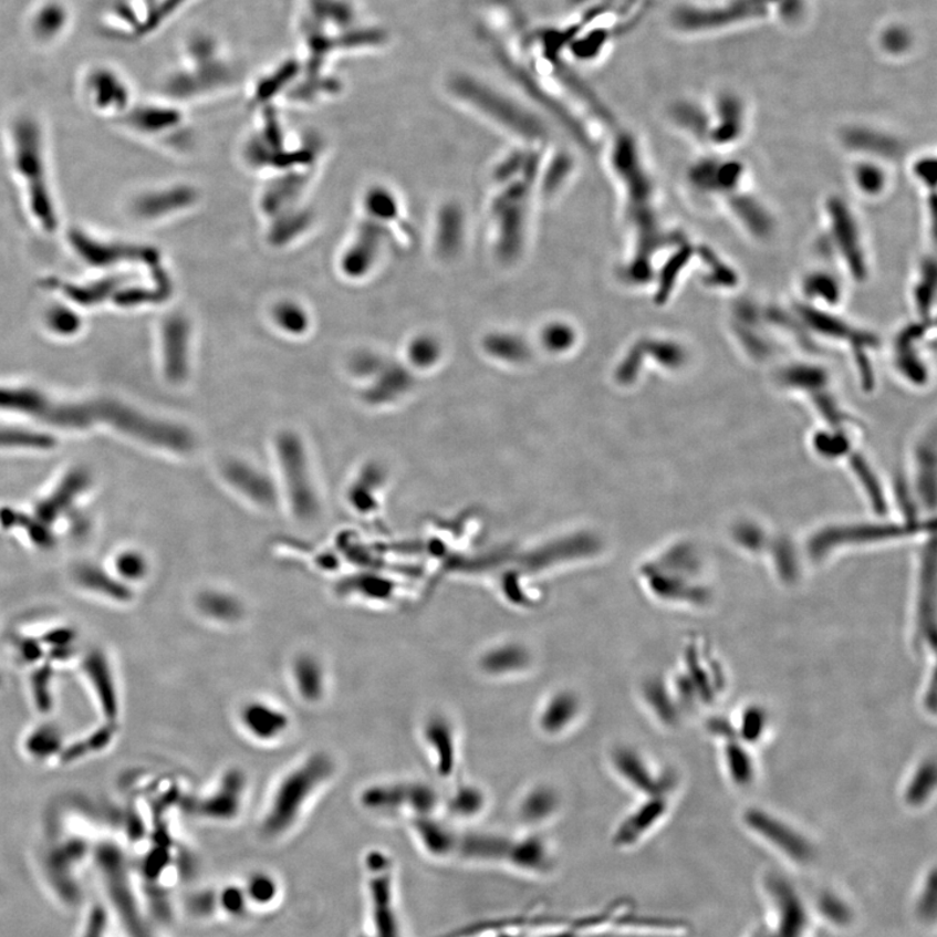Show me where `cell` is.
<instances>
[{
	"label": "cell",
	"instance_id": "cell-1",
	"mask_svg": "<svg viewBox=\"0 0 937 937\" xmlns=\"http://www.w3.org/2000/svg\"><path fill=\"white\" fill-rule=\"evenodd\" d=\"M33 114H17L7 125L10 167L20 189L22 208L33 228L44 236L61 231L62 211L51 168L46 132Z\"/></svg>",
	"mask_w": 937,
	"mask_h": 937
},
{
	"label": "cell",
	"instance_id": "cell-2",
	"mask_svg": "<svg viewBox=\"0 0 937 937\" xmlns=\"http://www.w3.org/2000/svg\"><path fill=\"white\" fill-rule=\"evenodd\" d=\"M802 0H719L717 3L677 6L670 22L675 31L689 37L718 35L751 27L801 18Z\"/></svg>",
	"mask_w": 937,
	"mask_h": 937
},
{
	"label": "cell",
	"instance_id": "cell-3",
	"mask_svg": "<svg viewBox=\"0 0 937 937\" xmlns=\"http://www.w3.org/2000/svg\"><path fill=\"white\" fill-rule=\"evenodd\" d=\"M684 668L680 675L675 676L670 688L685 715L717 705L726 695L729 685L727 669L702 638L686 645Z\"/></svg>",
	"mask_w": 937,
	"mask_h": 937
},
{
	"label": "cell",
	"instance_id": "cell-4",
	"mask_svg": "<svg viewBox=\"0 0 937 937\" xmlns=\"http://www.w3.org/2000/svg\"><path fill=\"white\" fill-rule=\"evenodd\" d=\"M334 764L326 756H314L304 764L288 773L272 797L264 830L269 835H278L296 822L302 809L313 794L330 779Z\"/></svg>",
	"mask_w": 937,
	"mask_h": 937
},
{
	"label": "cell",
	"instance_id": "cell-5",
	"mask_svg": "<svg viewBox=\"0 0 937 937\" xmlns=\"http://www.w3.org/2000/svg\"><path fill=\"white\" fill-rule=\"evenodd\" d=\"M277 456L293 514L300 521L315 520L321 513V501L304 441L296 433H280L277 438Z\"/></svg>",
	"mask_w": 937,
	"mask_h": 937
},
{
	"label": "cell",
	"instance_id": "cell-6",
	"mask_svg": "<svg viewBox=\"0 0 937 937\" xmlns=\"http://www.w3.org/2000/svg\"><path fill=\"white\" fill-rule=\"evenodd\" d=\"M452 91L471 106L481 110L491 119L529 139L542 138L544 128L535 116L496 89L469 76H457Z\"/></svg>",
	"mask_w": 937,
	"mask_h": 937
},
{
	"label": "cell",
	"instance_id": "cell-7",
	"mask_svg": "<svg viewBox=\"0 0 937 937\" xmlns=\"http://www.w3.org/2000/svg\"><path fill=\"white\" fill-rule=\"evenodd\" d=\"M742 823L752 835L762 839L788 860L808 863L814 857V846L809 839L784 818L770 810L749 806L743 810Z\"/></svg>",
	"mask_w": 937,
	"mask_h": 937
},
{
	"label": "cell",
	"instance_id": "cell-8",
	"mask_svg": "<svg viewBox=\"0 0 937 937\" xmlns=\"http://www.w3.org/2000/svg\"><path fill=\"white\" fill-rule=\"evenodd\" d=\"M83 97L89 108L100 116H124L132 105L127 79L111 66H94L83 79Z\"/></svg>",
	"mask_w": 937,
	"mask_h": 937
},
{
	"label": "cell",
	"instance_id": "cell-9",
	"mask_svg": "<svg viewBox=\"0 0 937 937\" xmlns=\"http://www.w3.org/2000/svg\"><path fill=\"white\" fill-rule=\"evenodd\" d=\"M529 188L525 183H514L498 199L496 216L499 223V253L513 258L520 252L525 230V209Z\"/></svg>",
	"mask_w": 937,
	"mask_h": 937
},
{
	"label": "cell",
	"instance_id": "cell-10",
	"mask_svg": "<svg viewBox=\"0 0 937 937\" xmlns=\"http://www.w3.org/2000/svg\"><path fill=\"white\" fill-rule=\"evenodd\" d=\"M223 476L233 489L241 493L254 504L270 508L278 501V492L274 482L257 468L256 465L243 460H228L223 465Z\"/></svg>",
	"mask_w": 937,
	"mask_h": 937
},
{
	"label": "cell",
	"instance_id": "cell-11",
	"mask_svg": "<svg viewBox=\"0 0 937 937\" xmlns=\"http://www.w3.org/2000/svg\"><path fill=\"white\" fill-rule=\"evenodd\" d=\"M710 114V127L708 137L715 143L732 144L742 135L747 124V105L739 95L735 93H721L714 102Z\"/></svg>",
	"mask_w": 937,
	"mask_h": 937
},
{
	"label": "cell",
	"instance_id": "cell-12",
	"mask_svg": "<svg viewBox=\"0 0 937 937\" xmlns=\"http://www.w3.org/2000/svg\"><path fill=\"white\" fill-rule=\"evenodd\" d=\"M937 788L936 758L934 754L918 759L899 788V801L910 811H924L935 801Z\"/></svg>",
	"mask_w": 937,
	"mask_h": 937
},
{
	"label": "cell",
	"instance_id": "cell-13",
	"mask_svg": "<svg viewBox=\"0 0 937 937\" xmlns=\"http://www.w3.org/2000/svg\"><path fill=\"white\" fill-rule=\"evenodd\" d=\"M720 758L728 783L737 791H749L757 784L759 767L749 745L737 739L722 741Z\"/></svg>",
	"mask_w": 937,
	"mask_h": 937
},
{
	"label": "cell",
	"instance_id": "cell-14",
	"mask_svg": "<svg viewBox=\"0 0 937 937\" xmlns=\"http://www.w3.org/2000/svg\"><path fill=\"white\" fill-rule=\"evenodd\" d=\"M240 718L247 732L264 742L280 739L291 725L290 718L280 708L258 700L243 706Z\"/></svg>",
	"mask_w": 937,
	"mask_h": 937
},
{
	"label": "cell",
	"instance_id": "cell-15",
	"mask_svg": "<svg viewBox=\"0 0 937 937\" xmlns=\"http://www.w3.org/2000/svg\"><path fill=\"white\" fill-rule=\"evenodd\" d=\"M164 360L167 378L181 383L189 374V331L179 320L169 321L164 331Z\"/></svg>",
	"mask_w": 937,
	"mask_h": 937
},
{
	"label": "cell",
	"instance_id": "cell-16",
	"mask_svg": "<svg viewBox=\"0 0 937 937\" xmlns=\"http://www.w3.org/2000/svg\"><path fill=\"white\" fill-rule=\"evenodd\" d=\"M246 779L240 772H230L216 793L198 803L199 814L216 819H231L240 810Z\"/></svg>",
	"mask_w": 937,
	"mask_h": 937
},
{
	"label": "cell",
	"instance_id": "cell-17",
	"mask_svg": "<svg viewBox=\"0 0 937 937\" xmlns=\"http://www.w3.org/2000/svg\"><path fill=\"white\" fill-rule=\"evenodd\" d=\"M732 725L736 739L754 749L771 732V712L766 706L751 702L740 708L732 718Z\"/></svg>",
	"mask_w": 937,
	"mask_h": 937
},
{
	"label": "cell",
	"instance_id": "cell-18",
	"mask_svg": "<svg viewBox=\"0 0 937 937\" xmlns=\"http://www.w3.org/2000/svg\"><path fill=\"white\" fill-rule=\"evenodd\" d=\"M669 805L668 797L655 795L650 801H647L644 806L638 810L636 815L629 819V822L624 825L622 833H618L620 843L631 845L634 841L645 835V832L652 830L660 819L667 814Z\"/></svg>",
	"mask_w": 937,
	"mask_h": 937
},
{
	"label": "cell",
	"instance_id": "cell-19",
	"mask_svg": "<svg viewBox=\"0 0 937 937\" xmlns=\"http://www.w3.org/2000/svg\"><path fill=\"white\" fill-rule=\"evenodd\" d=\"M293 676L300 696L308 702H316L322 698L324 691L323 668L313 656H300L294 662Z\"/></svg>",
	"mask_w": 937,
	"mask_h": 937
},
{
	"label": "cell",
	"instance_id": "cell-20",
	"mask_svg": "<svg viewBox=\"0 0 937 937\" xmlns=\"http://www.w3.org/2000/svg\"><path fill=\"white\" fill-rule=\"evenodd\" d=\"M69 21V11L61 3H44L32 17V32L39 41H54L64 33Z\"/></svg>",
	"mask_w": 937,
	"mask_h": 937
},
{
	"label": "cell",
	"instance_id": "cell-21",
	"mask_svg": "<svg viewBox=\"0 0 937 937\" xmlns=\"http://www.w3.org/2000/svg\"><path fill=\"white\" fill-rule=\"evenodd\" d=\"M197 606L205 616L220 623L236 622L242 615V604L238 597L219 590H206L199 594Z\"/></svg>",
	"mask_w": 937,
	"mask_h": 937
},
{
	"label": "cell",
	"instance_id": "cell-22",
	"mask_svg": "<svg viewBox=\"0 0 937 937\" xmlns=\"http://www.w3.org/2000/svg\"><path fill=\"white\" fill-rule=\"evenodd\" d=\"M464 216L460 209L449 205L441 210L438 223V250L441 256L454 257L464 242Z\"/></svg>",
	"mask_w": 937,
	"mask_h": 937
},
{
	"label": "cell",
	"instance_id": "cell-23",
	"mask_svg": "<svg viewBox=\"0 0 937 937\" xmlns=\"http://www.w3.org/2000/svg\"><path fill=\"white\" fill-rule=\"evenodd\" d=\"M778 885V891L774 896H778V905L780 910V937H800L805 927V914L797 902L794 895H791L784 884L774 883Z\"/></svg>",
	"mask_w": 937,
	"mask_h": 937
},
{
	"label": "cell",
	"instance_id": "cell-24",
	"mask_svg": "<svg viewBox=\"0 0 937 937\" xmlns=\"http://www.w3.org/2000/svg\"><path fill=\"white\" fill-rule=\"evenodd\" d=\"M802 292L813 302L823 301L833 305L843 299L841 284L830 272L814 271L803 279Z\"/></svg>",
	"mask_w": 937,
	"mask_h": 937
},
{
	"label": "cell",
	"instance_id": "cell-25",
	"mask_svg": "<svg viewBox=\"0 0 937 937\" xmlns=\"http://www.w3.org/2000/svg\"><path fill=\"white\" fill-rule=\"evenodd\" d=\"M913 46V33L903 24H889L879 35V48L891 58L905 56Z\"/></svg>",
	"mask_w": 937,
	"mask_h": 937
},
{
	"label": "cell",
	"instance_id": "cell-26",
	"mask_svg": "<svg viewBox=\"0 0 937 937\" xmlns=\"http://www.w3.org/2000/svg\"><path fill=\"white\" fill-rule=\"evenodd\" d=\"M853 179L855 187L862 195L876 197L884 194L887 188V175L885 169L873 164H858L854 168Z\"/></svg>",
	"mask_w": 937,
	"mask_h": 937
},
{
	"label": "cell",
	"instance_id": "cell-27",
	"mask_svg": "<svg viewBox=\"0 0 937 937\" xmlns=\"http://www.w3.org/2000/svg\"><path fill=\"white\" fill-rule=\"evenodd\" d=\"M920 710L927 715V718L935 719L936 717V663L931 662L929 670L919 695Z\"/></svg>",
	"mask_w": 937,
	"mask_h": 937
},
{
	"label": "cell",
	"instance_id": "cell-28",
	"mask_svg": "<svg viewBox=\"0 0 937 937\" xmlns=\"http://www.w3.org/2000/svg\"><path fill=\"white\" fill-rule=\"evenodd\" d=\"M277 321L287 332H292V334H301L308 327V322L304 315H301L299 310L294 309H285L280 308L277 316Z\"/></svg>",
	"mask_w": 937,
	"mask_h": 937
},
{
	"label": "cell",
	"instance_id": "cell-29",
	"mask_svg": "<svg viewBox=\"0 0 937 937\" xmlns=\"http://www.w3.org/2000/svg\"><path fill=\"white\" fill-rule=\"evenodd\" d=\"M378 358L373 357L372 354L365 353L358 354V356L354 357L351 363L352 373L361 376V378L372 376L374 373L378 372Z\"/></svg>",
	"mask_w": 937,
	"mask_h": 937
},
{
	"label": "cell",
	"instance_id": "cell-30",
	"mask_svg": "<svg viewBox=\"0 0 937 937\" xmlns=\"http://www.w3.org/2000/svg\"><path fill=\"white\" fill-rule=\"evenodd\" d=\"M523 165H525V162L520 158V155H516V157H513L512 159L507 160L503 167L499 168L497 175L498 179L501 181L507 180L509 176H513L516 173H518L521 166Z\"/></svg>",
	"mask_w": 937,
	"mask_h": 937
},
{
	"label": "cell",
	"instance_id": "cell-31",
	"mask_svg": "<svg viewBox=\"0 0 937 937\" xmlns=\"http://www.w3.org/2000/svg\"><path fill=\"white\" fill-rule=\"evenodd\" d=\"M568 2H571V3H574V4H582V3L586 2V0H568Z\"/></svg>",
	"mask_w": 937,
	"mask_h": 937
}]
</instances>
